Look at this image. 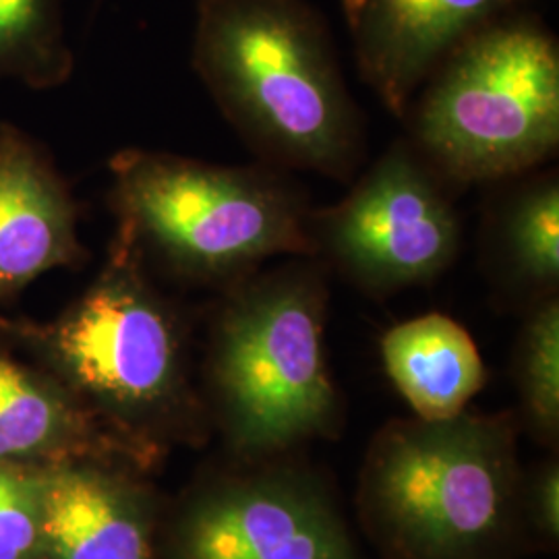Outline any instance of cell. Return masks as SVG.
<instances>
[{"label":"cell","mask_w":559,"mask_h":559,"mask_svg":"<svg viewBox=\"0 0 559 559\" xmlns=\"http://www.w3.org/2000/svg\"><path fill=\"white\" fill-rule=\"evenodd\" d=\"M0 340L64 381L150 468L210 429L189 323L119 228L78 299L48 321L0 313Z\"/></svg>","instance_id":"6da1fadb"},{"label":"cell","mask_w":559,"mask_h":559,"mask_svg":"<svg viewBox=\"0 0 559 559\" xmlns=\"http://www.w3.org/2000/svg\"><path fill=\"white\" fill-rule=\"evenodd\" d=\"M46 559H158L160 501L122 460L41 468Z\"/></svg>","instance_id":"30bf717a"},{"label":"cell","mask_w":559,"mask_h":559,"mask_svg":"<svg viewBox=\"0 0 559 559\" xmlns=\"http://www.w3.org/2000/svg\"><path fill=\"white\" fill-rule=\"evenodd\" d=\"M330 270L316 258L261 267L218 295L201 399L233 460L290 456L336 438L344 402L325 350Z\"/></svg>","instance_id":"3957f363"},{"label":"cell","mask_w":559,"mask_h":559,"mask_svg":"<svg viewBox=\"0 0 559 559\" xmlns=\"http://www.w3.org/2000/svg\"><path fill=\"white\" fill-rule=\"evenodd\" d=\"M520 423L549 452L559 441V297L524 309L514 346Z\"/></svg>","instance_id":"2e32d148"},{"label":"cell","mask_w":559,"mask_h":559,"mask_svg":"<svg viewBox=\"0 0 559 559\" xmlns=\"http://www.w3.org/2000/svg\"><path fill=\"white\" fill-rule=\"evenodd\" d=\"M519 420L512 413L394 419L367 448L357 510L388 559H516Z\"/></svg>","instance_id":"277c9868"},{"label":"cell","mask_w":559,"mask_h":559,"mask_svg":"<svg viewBox=\"0 0 559 559\" xmlns=\"http://www.w3.org/2000/svg\"><path fill=\"white\" fill-rule=\"evenodd\" d=\"M191 67L261 164L350 185L367 131L309 0H198Z\"/></svg>","instance_id":"7a4b0ae2"},{"label":"cell","mask_w":559,"mask_h":559,"mask_svg":"<svg viewBox=\"0 0 559 559\" xmlns=\"http://www.w3.org/2000/svg\"><path fill=\"white\" fill-rule=\"evenodd\" d=\"M0 559H46L41 468L0 464Z\"/></svg>","instance_id":"e0dca14e"},{"label":"cell","mask_w":559,"mask_h":559,"mask_svg":"<svg viewBox=\"0 0 559 559\" xmlns=\"http://www.w3.org/2000/svg\"><path fill=\"white\" fill-rule=\"evenodd\" d=\"M381 362L420 420L464 413L487 383V367L468 330L443 313L392 325L380 340Z\"/></svg>","instance_id":"4fadbf2b"},{"label":"cell","mask_w":559,"mask_h":559,"mask_svg":"<svg viewBox=\"0 0 559 559\" xmlns=\"http://www.w3.org/2000/svg\"><path fill=\"white\" fill-rule=\"evenodd\" d=\"M108 173L115 228L164 278L221 295L274 258H313V205L284 170L124 147Z\"/></svg>","instance_id":"5b68a950"},{"label":"cell","mask_w":559,"mask_h":559,"mask_svg":"<svg viewBox=\"0 0 559 559\" xmlns=\"http://www.w3.org/2000/svg\"><path fill=\"white\" fill-rule=\"evenodd\" d=\"M92 260L80 205L46 145L0 120V305L55 270Z\"/></svg>","instance_id":"8fae6325"},{"label":"cell","mask_w":559,"mask_h":559,"mask_svg":"<svg viewBox=\"0 0 559 559\" xmlns=\"http://www.w3.org/2000/svg\"><path fill=\"white\" fill-rule=\"evenodd\" d=\"M524 0H342L359 78L402 119L459 44Z\"/></svg>","instance_id":"9c48e42d"},{"label":"cell","mask_w":559,"mask_h":559,"mask_svg":"<svg viewBox=\"0 0 559 559\" xmlns=\"http://www.w3.org/2000/svg\"><path fill=\"white\" fill-rule=\"evenodd\" d=\"M450 189L519 179L559 147V44L539 15L510 11L459 44L402 117Z\"/></svg>","instance_id":"8992f818"},{"label":"cell","mask_w":559,"mask_h":559,"mask_svg":"<svg viewBox=\"0 0 559 559\" xmlns=\"http://www.w3.org/2000/svg\"><path fill=\"white\" fill-rule=\"evenodd\" d=\"M520 524L526 547L543 551L558 549L559 462L556 454L522 468Z\"/></svg>","instance_id":"ac0fdd59"},{"label":"cell","mask_w":559,"mask_h":559,"mask_svg":"<svg viewBox=\"0 0 559 559\" xmlns=\"http://www.w3.org/2000/svg\"><path fill=\"white\" fill-rule=\"evenodd\" d=\"M158 559H362L332 487L290 456L233 460L162 519Z\"/></svg>","instance_id":"52a82bcc"},{"label":"cell","mask_w":559,"mask_h":559,"mask_svg":"<svg viewBox=\"0 0 559 559\" xmlns=\"http://www.w3.org/2000/svg\"><path fill=\"white\" fill-rule=\"evenodd\" d=\"M75 73L62 0H0V83L52 92Z\"/></svg>","instance_id":"9a60e30c"},{"label":"cell","mask_w":559,"mask_h":559,"mask_svg":"<svg viewBox=\"0 0 559 559\" xmlns=\"http://www.w3.org/2000/svg\"><path fill=\"white\" fill-rule=\"evenodd\" d=\"M81 460L152 471L64 381L0 340V464L52 468Z\"/></svg>","instance_id":"7c38bea8"},{"label":"cell","mask_w":559,"mask_h":559,"mask_svg":"<svg viewBox=\"0 0 559 559\" xmlns=\"http://www.w3.org/2000/svg\"><path fill=\"white\" fill-rule=\"evenodd\" d=\"M313 258L367 297L388 299L440 278L459 258L452 189L408 140L392 143L350 191L311 214Z\"/></svg>","instance_id":"ba28073f"},{"label":"cell","mask_w":559,"mask_h":559,"mask_svg":"<svg viewBox=\"0 0 559 559\" xmlns=\"http://www.w3.org/2000/svg\"><path fill=\"white\" fill-rule=\"evenodd\" d=\"M522 177L491 214L487 255L501 293L526 309L559 293V179Z\"/></svg>","instance_id":"5bb4252c"}]
</instances>
